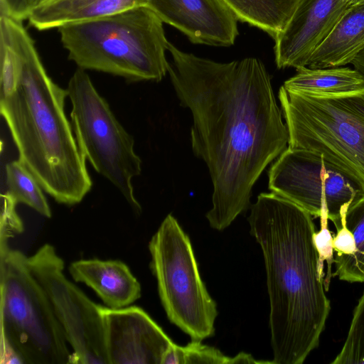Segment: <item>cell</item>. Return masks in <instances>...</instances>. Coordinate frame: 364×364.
Instances as JSON below:
<instances>
[{
    "instance_id": "obj_1",
    "label": "cell",
    "mask_w": 364,
    "mask_h": 364,
    "mask_svg": "<svg viewBox=\"0 0 364 364\" xmlns=\"http://www.w3.org/2000/svg\"><path fill=\"white\" fill-rule=\"evenodd\" d=\"M168 50L171 83L193 117V152L206 164L213 183L205 217L212 228L223 230L251 206L255 182L288 147V129L259 59L218 63L170 42Z\"/></svg>"
},
{
    "instance_id": "obj_2",
    "label": "cell",
    "mask_w": 364,
    "mask_h": 364,
    "mask_svg": "<svg viewBox=\"0 0 364 364\" xmlns=\"http://www.w3.org/2000/svg\"><path fill=\"white\" fill-rule=\"evenodd\" d=\"M250 234L262 248L274 364H301L319 344L331 311L318 272L313 216L273 192L250 206Z\"/></svg>"
},
{
    "instance_id": "obj_3",
    "label": "cell",
    "mask_w": 364,
    "mask_h": 364,
    "mask_svg": "<svg viewBox=\"0 0 364 364\" xmlns=\"http://www.w3.org/2000/svg\"><path fill=\"white\" fill-rule=\"evenodd\" d=\"M18 36L21 73L14 90L0 98L1 114L18 159L41 188L58 203H78L92 182L65 112L68 91L47 74L23 23Z\"/></svg>"
},
{
    "instance_id": "obj_4",
    "label": "cell",
    "mask_w": 364,
    "mask_h": 364,
    "mask_svg": "<svg viewBox=\"0 0 364 364\" xmlns=\"http://www.w3.org/2000/svg\"><path fill=\"white\" fill-rule=\"evenodd\" d=\"M68 59L79 68L129 82L160 81L168 72L163 21L148 6L66 23L58 28Z\"/></svg>"
},
{
    "instance_id": "obj_5",
    "label": "cell",
    "mask_w": 364,
    "mask_h": 364,
    "mask_svg": "<svg viewBox=\"0 0 364 364\" xmlns=\"http://www.w3.org/2000/svg\"><path fill=\"white\" fill-rule=\"evenodd\" d=\"M278 97L289 132L288 147L320 153L364 185V88L315 95L282 85Z\"/></svg>"
},
{
    "instance_id": "obj_6",
    "label": "cell",
    "mask_w": 364,
    "mask_h": 364,
    "mask_svg": "<svg viewBox=\"0 0 364 364\" xmlns=\"http://www.w3.org/2000/svg\"><path fill=\"white\" fill-rule=\"evenodd\" d=\"M1 349L15 352L23 364L71 363L63 328L27 257L0 242Z\"/></svg>"
},
{
    "instance_id": "obj_7",
    "label": "cell",
    "mask_w": 364,
    "mask_h": 364,
    "mask_svg": "<svg viewBox=\"0 0 364 364\" xmlns=\"http://www.w3.org/2000/svg\"><path fill=\"white\" fill-rule=\"evenodd\" d=\"M66 90L72 104L70 123L85 159L140 213L132 181L141 172V160L134 151L133 137L117 120L85 70L78 68L74 73Z\"/></svg>"
},
{
    "instance_id": "obj_8",
    "label": "cell",
    "mask_w": 364,
    "mask_h": 364,
    "mask_svg": "<svg viewBox=\"0 0 364 364\" xmlns=\"http://www.w3.org/2000/svg\"><path fill=\"white\" fill-rule=\"evenodd\" d=\"M151 268L169 321L194 341L214 335L215 301L200 278L191 242L168 215L149 244Z\"/></svg>"
},
{
    "instance_id": "obj_9",
    "label": "cell",
    "mask_w": 364,
    "mask_h": 364,
    "mask_svg": "<svg viewBox=\"0 0 364 364\" xmlns=\"http://www.w3.org/2000/svg\"><path fill=\"white\" fill-rule=\"evenodd\" d=\"M269 189L320 221L341 226L348 207L364 198V185L327 161L320 153L287 149L271 166Z\"/></svg>"
},
{
    "instance_id": "obj_10",
    "label": "cell",
    "mask_w": 364,
    "mask_h": 364,
    "mask_svg": "<svg viewBox=\"0 0 364 364\" xmlns=\"http://www.w3.org/2000/svg\"><path fill=\"white\" fill-rule=\"evenodd\" d=\"M27 265L44 290L71 346V363L109 364L100 305L91 301L63 274L64 262L54 247L43 245Z\"/></svg>"
},
{
    "instance_id": "obj_11",
    "label": "cell",
    "mask_w": 364,
    "mask_h": 364,
    "mask_svg": "<svg viewBox=\"0 0 364 364\" xmlns=\"http://www.w3.org/2000/svg\"><path fill=\"white\" fill-rule=\"evenodd\" d=\"M109 364H161L173 343L141 308L101 306Z\"/></svg>"
},
{
    "instance_id": "obj_12",
    "label": "cell",
    "mask_w": 364,
    "mask_h": 364,
    "mask_svg": "<svg viewBox=\"0 0 364 364\" xmlns=\"http://www.w3.org/2000/svg\"><path fill=\"white\" fill-rule=\"evenodd\" d=\"M350 6L345 0H301L274 39L277 68L307 67L314 51L331 33Z\"/></svg>"
},
{
    "instance_id": "obj_13",
    "label": "cell",
    "mask_w": 364,
    "mask_h": 364,
    "mask_svg": "<svg viewBox=\"0 0 364 364\" xmlns=\"http://www.w3.org/2000/svg\"><path fill=\"white\" fill-rule=\"evenodd\" d=\"M145 6L193 43L230 46L238 35V18L224 0H146Z\"/></svg>"
},
{
    "instance_id": "obj_14",
    "label": "cell",
    "mask_w": 364,
    "mask_h": 364,
    "mask_svg": "<svg viewBox=\"0 0 364 364\" xmlns=\"http://www.w3.org/2000/svg\"><path fill=\"white\" fill-rule=\"evenodd\" d=\"M69 272L75 282L92 288L111 309L129 306L141 296V286L128 267L119 260L80 259Z\"/></svg>"
},
{
    "instance_id": "obj_15",
    "label": "cell",
    "mask_w": 364,
    "mask_h": 364,
    "mask_svg": "<svg viewBox=\"0 0 364 364\" xmlns=\"http://www.w3.org/2000/svg\"><path fill=\"white\" fill-rule=\"evenodd\" d=\"M364 49V0H356L347 9L328 37L316 48L309 68L341 67L350 63Z\"/></svg>"
},
{
    "instance_id": "obj_16",
    "label": "cell",
    "mask_w": 364,
    "mask_h": 364,
    "mask_svg": "<svg viewBox=\"0 0 364 364\" xmlns=\"http://www.w3.org/2000/svg\"><path fill=\"white\" fill-rule=\"evenodd\" d=\"M145 4L146 0H53L33 9L27 20L37 30L46 31L66 23L116 14Z\"/></svg>"
},
{
    "instance_id": "obj_17",
    "label": "cell",
    "mask_w": 364,
    "mask_h": 364,
    "mask_svg": "<svg viewBox=\"0 0 364 364\" xmlns=\"http://www.w3.org/2000/svg\"><path fill=\"white\" fill-rule=\"evenodd\" d=\"M296 74L286 80L288 90L315 95L347 92L364 88V79L355 69L335 67L296 69Z\"/></svg>"
},
{
    "instance_id": "obj_18",
    "label": "cell",
    "mask_w": 364,
    "mask_h": 364,
    "mask_svg": "<svg viewBox=\"0 0 364 364\" xmlns=\"http://www.w3.org/2000/svg\"><path fill=\"white\" fill-rule=\"evenodd\" d=\"M238 20L267 33L274 39L283 31L301 0H224Z\"/></svg>"
},
{
    "instance_id": "obj_19",
    "label": "cell",
    "mask_w": 364,
    "mask_h": 364,
    "mask_svg": "<svg viewBox=\"0 0 364 364\" xmlns=\"http://www.w3.org/2000/svg\"><path fill=\"white\" fill-rule=\"evenodd\" d=\"M345 224L353 235L355 248L352 255H334L336 270L332 276L350 283H364V198L350 205Z\"/></svg>"
},
{
    "instance_id": "obj_20",
    "label": "cell",
    "mask_w": 364,
    "mask_h": 364,
    "mask_svg": "<svg viewBox=\"0 0 364 364\" xmlns=\"http://www.w3.org/2000/svg\"><path fill=\"white\" fill-rule=\"evenodd\" d=\"M7 191L17 203H22L46 218L51 211L41 186L26 165L19 159L6 165Z\"/></svg>"
},
{
    "instance_id": "obj_21",
    "label": "cell",
    "mask_w": 364,
    "mask_h": 364,
    "mask_svg": "<svg viewBox=\"0 0 364 364\" xmlns=\"http://www.w3.org/2000/svg\"><path fill=\"white\" fill-rule=\"evenodd\" d=\"M332 364H364V291L355 306L347 338Z\"/></svg>"
},
{
    "instance_id": "obj_22",
    "label": "cell",
    "mask_w": 364,
    "mask_h": 364,
    "mask_svg": "<svg viewBox=\"0 0 364 364\" xmlns=\"http://www.w3.org/2000/svg\"><path fill=\"white\" fill-rule=\"evenodd\" d=\"M318 232L314 234V245L318 253V272L323 281L326 291L328 290L332 277L331 267L334 260L333 235L328 228V223H321Z\"/></svg>"
},
{
    "instance_id": "obj_23",
    "label": "cell",
    "mask_w": 364,
    "mask_h": 364,
    "mask_svg": "<svg viewBox=\"0 0 364 364\" xmlns=\"http://www.w3.org/2000/svg\"><path fill=\"white\" fill-rule=\"evenodd\" d=\"M0 217V242H8L9 238L22 232L23 225L18 217L16 206L18 204L6 192L1 194Z\"/></svg>"
},
{
    "instance_id": "obj_24",
    "label": "cell",
    "mask_w": 364,
    "mask_h": 364,
    "mask_svg": "<svg viewBox=\"0 0 364 364\" xmlns=\"http://www.w3.org/2000/svg\"><path fill=\"white\" fill-rule=\"evenodd\" d=\"M184 364H230V358L219 350L193 340L183 347Z\"/></svg>"
},
{
    "instance_id": "obj_25",
    "label": "cell",
    "mask_w": 364,
    "mask_h": 364,
    "mask_svg": "<svg viewBox=\"0 0 364 364\" xmlns=\"http://www.w3.org/2000/svg\"><path fill=\"white\" fill-rule=\"evenodd\" d=\"M336 230V234L333 235L334 252L338 255H352L355 248V242L352 232L346 226L345 218Z\"/></svg>"
},
{
    "instance_id": "obj_26",
    "label": "cell",
    "mask_w": 364,
    "mask_h": 364,
    "mask_svg": "<svg viewBox=\"0 0 364 364\" xmlns=\"http://www.w3.org/2000/svg\"><path fill=\"white\" fill-rule=\"evenodd\" d=\"M161 364H184L183 347L173 343L165 353Z\"/></svg>"
},
{
    "instance_id": "obj_27",
    "label": "cell",
    "mask_w": 364,
    "mask_h": 364,
    "mask_svg": "<svg viewBox=\"0 0 364 364\" xmlns=\"http://www.w3.org/2000/svg\"><path fill=\"white\" fill-rule=\"evenodd\" d=\"M273 363L272 362H264V361H257L254 359V358L248 353H240L236 356L230 358V364H237V363Z\"/></svg>"
},
{
    "instance_id": "obj_28",
    "label": "cell",
    "mask_w": 364,
    "mask_h": 364,
    "mask_svg": "<svg viewBox=\"0 0 364 364\" xmlns=\"http://www.w3.org/2000/svg\"><path fill=\"white\" fill-rule=\"evenodd\" d=\"M350 64L354 69L358 71L364 79V49L360 50L351 60Z\"/></svg>"
},
{
    "instance_id": "obj_29",
    "label": "cell",
    "mask_w": 364,
    "mask_h": 364,
    "mask_svg": "<svg viewBox=\"0 0 364 364\" xmlns=\"http://www.w3.org/2000/svg\"><path fill=\"white\" fill-rule=\"evenodd\" d=\"M13 0H0V8L5 9L9 6Z\"/></svg>"
},
{
    "instance_id": "obj_30",
    "label": "cell",
    "mask_w": 364,
    "mask_h": 364,
    "mask_svg": "<svg viewBox=\"0 0 364 364\" xmlns=\"http://www.w3.org/2000/svg\"><path fill=\"white\" fill-rule=\"evenodd\" d=\"M350 5L353 4L356 0H345Z\"/></svg>"
},
{
    "instance_id": "obj_31",
    "label": "cell",
    "mask_w": 364,
    "mask_h": 364,
    "mask_svg": "<svg viewBox=\"0 0 364 364\" xmlns=\"http://www.w3.org/2000/svg\"><path fill=\"white\" fill-rule=\"evenodd\" d=\"M53 1V0H47L45 3L48 2V1ZM44 3V4H45ZM42 5V4H41Z\"/></svg>"
}]
</instances>
